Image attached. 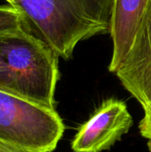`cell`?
I'll use <instances>...</instances> for the list:
<instances>
[{
  "label": "cell",
  "mask_w": 151,
  "mask_h": 152,
  "mask_svg": "<svg viewBox=\"0 0 151 152\" xmlns=\"http://www.w3.org/2000/svg\"><path fill=\"white\" fill-rule=\"evenodd\" d=\"M148 146H149V150H150V152H151V142H148Z\"/></svg>",
  "instance_id": "30bf717a"
},
{
  "label": "cell",
  "mask_w": 151,
  "mask_h": 152,
  "mask_svg": "<svg viewBox=\"0 0 151 152\" xmlns=\"http://www.w3.org/2000/svg\"><path fill=\"white\" fill-rule=\"evenodd\" d=\"M20 28H22V20L20 12L11 4L0 5V34Z\"/></svg>",
  "instance_id": "52a82bcc"
},
{
  "label": "cell",
  "mask_w": 151,
  "mask_h": 152,
  "mask_svg": "<svg viewBox=\"0 0 151 152\" xmlns=\"http://www.w3.org/2000/svg\"><path fill=\"white\" fill-rule=\"evenodd\" d=\"M59 58L45 42L20 28L0 34V91L55 110Z\"/></svg>",
  "instance_id": "7a4b0ae2"
},
{
  "label": "cell",
  "mask_w": 151,
  "mask_h": 152,
  "mask_svg": "<svg viewBox=\"0 0 151 152\" xmlns=\"http://www.w3.org/2000/svg\"><path fill=\"white\" fill-rule=\"evenodd\" d=\"M113 0H18L22 28L71 58L78 43L110 33Z\"/></svg>",
  "instance_id": "6da1fadb"
},
{
  "label": "cell",
  "mask_w": 151,
  "mask_h": 152,
  "mask_svg": "<svg viewBox=\"0 0 151 152\" xmlns=\"http://www.w3.org/2000/svg\"><path fill=\"white\" fill-rule=\"evenodd\" d=\"M114 74L144 110L151 109V0L129 52Z\"/></svg>",
  "instance_id": "5b68a950"
},
{
  "label": "cell",
  "mask_w": 151,
  "mask_h": 152,
  "mask_svg": "<svg viewBox=\"0 0 151 152\" xmlns=\"http://www.w3.org/2000/svg\"><path fill=\"white\" fill-rule=\"evenodd\" d=\"M65 126L55 110L0 91V141L26 152H52Z\"/></svg>",
  "instance_id": "3957f363"
},
{
  "label": "cell",
  "mask_w": 151,
  "mask_h": 152,
  "mask_svg": "<svg viewBox=\"0 0 151 152\" xmlns=\"http://www.w3.org/2000/svg\"><path fill=\"white\" fill-rule=\"evenodd\" d=\"M133 126L126 104L117 99L104 101L78 129L71 143L74 152H101L109 149Z\"/></svg>",
  "instance_id": "277c9868"
},
{
  "label": "cell",
  "mask_w": 151,
  "mask_h": 152,
  "mask_svg": "<svg viewBox=\"0 0 151 152\" xmlns=\"http://www.w3.org/2000/svg\"><path fill=\"white\" fill-rule=\"evenodd\" d=\"M0 152H26L0 141Z\"/></svg>",
  "instance_id": "9c48e42d"
},
{
  "label": "cell",
  "mask_w": 151,
  "mask_h": 152,
  "mask_svg": "<svg viewBox=\"0 0 151 152\" xmlns=\"http://www.w3.org/2000/svg\"><path fill=\"white\" fill-rule=\"evenodd\" d=\"M139 129L141 134L151 142V109L144 110V117L140 122Z\"/></svg>",
  "instance_id": "ba28073f"
},
{
  "label": "cell",
  "mask_w": 151,
  "mask_h": 152,
  "mask_svg": "<svg viewBox=\"0 0 151 152\" xmlns=\"http://www.w3.org/2000/svg\"><path fill=\"white\" fill-rule=\"evenodd\" d=\"M150 0H113L110 37L113 48L109 70L115 73L134 39Z\"/></svg>",
  "instance_id": "8992f818"
}]
</instances>
